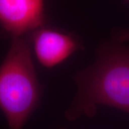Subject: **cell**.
<instances>
[{
	"instance_id": "6da1fadb",
	"label": "cell",
	"mask_w": 129,
	"mask_h": 129,
	"mask_svg": "<svg viewBox=\"0 0 129 129\" xmlns=\"http://www.w3.org/2000/svg\"><path fill=\"white\" fill-rule=\"evenodd\" d=\"M78 92L66 111L70 120L81 114L93 115L98 105L115 107L129 113V48L110 47L90 68L76 79Z\"/></svg>"
},
{
	"instance_id": "7a4b0ae2",
	"label": "cell",
	"mask_w": 129,
	"mask_h": 129,
	"mask_svg": "<svg viewBox=\"0 0 129 129\" xmlns=\"http://www.w3.org/2000/svg\"><path fill=\"white\" fill-rule=\"evenodd\" d=\"M40 95L29 45L22 37H13L0 65V109L9 129L22 128L37 107Z\"/></svg>"
},
{
	"instance_id": "3957f363",
	"label": "cell",
	"mask_w": 129,
	"mask_h": 129,
	"mask_svg": "<svg viewBox=\"0 0 129 129\" xmlns=\"http://www.w3.org/2000/svg\"><path fill=\"white\" fill-rule=\"evenodd\" d=\"M44 19V0H0V24L13 37L37 29Z\"/></svg>"
},
{
	"instance_id": "277c9868",
	"label": "cell",
	"mask_w": 129,
	"mask_h": 129,
	"mask_svg": "<svg viewBox=\"0 0 129 129\" xmlns=\"http://www.w3.org/2000/svg\"><path fill=\"white\" fill-rule=\"evenodd\" d=\"M33 46L39 62L47 68L60 64L78 48L72 36L51 29H40L35 32Z\"/></svg>"
},
{
	"instance_id": "5b68a950",
	"label": "cell",
	"mask_w": 129,
	"mask_h": 129,
	"mask_svg": "<svg viewBox=\"0 0 129 129\" xmlns=\"http://www.w3.org/2000/svg\"><path fill=\"white\" fill-rule=\"evenodd\" d=\"M60 129H64V128H60Z\"/></svg>"
}]
</instances>
